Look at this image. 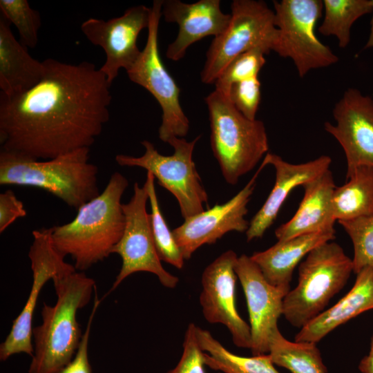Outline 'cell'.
Instances as JSON below:
<instances>
[{"label":"cell","mask_w":373,"mask_h":373,"mask_svg":"<svg viewBox=\"0 0 373 373\" xmlns=\"http://www.w3.org/2000/svg\"><path fill=\"white\" fill-rule=\"evenodd\" d=\"M29 90L0 95L1 150L44 160L90 148L110 117L111 84L93 63L43 61Z\"/></svg>","instance_id":"1"},{"label":"cell","mask_w":373,"mask_h":373,"mask_svg":"<svg viewBox=\"0 0 373 373\" xmlns=\"http://www.w3.org/2000/svg\"><path fill=\"white\" fill-rule=\"evenodd\" d=\"M122 173H113L104 189L77 209L70 222L51 227L55 247L70 256L74 267L84 271L111 254L124 229L122 198L128 187Z\"/></svg>","instance_id":"2"},{"label":"cell","mask_w":373,"mask_h":373,"mask_svg":"<svg viewBox=\"0 0 373 373\" xmlns=\"http://www.w3.org/2000/svg\"><path fill=\"white\" fill-rule=\"evenodd\" d=\"M52 281L57 300L54 305L44 303L42 322L32 329L28 373H55L72 361L83 336L77 313L90 302L96 287L93 278L77 270Z\"/></svg>","instance_id":"3"},{"label":"cell","mask_w":373,"mask_h":373,"mask_svg":"<svg viewBox=\"0 0 373 373\" xmlns=\"http://www.w3.org/2000/svg\"><path fill=\"white\" fill-rule=\"evenodd\" d=\"M89 151L82 148L38 160L1 150L0 184L39 188L77 210L100 193Z\"/></svg>","instance_id":"4"},{"label":"cell","mask_w":373,"mask_h":373,"mask_svg":"<svg viewBox=\"0 0 373 373\" xmlns=\"http://www.w3.org/2000/svg\"><path fill=\"white\" fill-rule=\"evenodd\" d=\"M211 127V146L225 181L238 183L267 153L264 123L242 115L228 97L214 90L205 97Z\"/></svg>","instance_id":"5"},{"label":"cell","mask_w":373,"mask_h":373,"mask_svg":"<svg viewBox=\"0 0 373 373\" xmlns=\"http://www.w3.org/2000/svg\"><path fill=\"white\" fill-rule=\"evenodd\" d=\"M353 269L352 259L335 242L312 249L299 265L297 285L284 298L285 319L295 327L305 326L344 287Z\"/></svg>","instance_id":"6"},{"label":"cell","mask_w":373,"mask_h":373,"mask_svg":"<svg viewBox=\"0 0 373 373\" xmlns=\"http://www.w3.org/2000/svg\"><path fill=\"white\" fill-rule=\"evenodd\" d=\"M231 10L227 27L214 37L207 52L200 74L204 84H214L226 66L242 53L262 48L269 54L276 41L274 12L265 1L234 0Z\"/></svg>","instance_id":"7"},{"label":"cell","mask_w":373,"mask_h":373,"mask_svg":"<svg viewBox=\"0 0 373 373\" xmlns=\"http://www.w3.org/2000/svg\"><path fill=\"white\" fill-rule=\"evenodd\" d=\"M200 137L189 142L184 137L171 138L167 142L174 150L171 155L160 154L153 143L143 140L145 151L142 156L118 154L115 161L119 166L140 167L151 173L157 183L177 199L185 220L204 211V204L208 206V195L193 160Z\"/></svg>","instance_id":"8"},{"label":"cell","mask_w":373,"mask_h":373,"mask_svg":"<svg viewBox=\"0 0 373 373\" xmlns=\"http://www.w3.org/2000/svg\"><path fill=\"white\" fill-rule=\"evenodd\" d=\"M274 23L278 30L273 50L291 59L300 77L310 70L336 64L338 57L315 33L323 10L321 0L273 1Z\"/></svg>","instance_id":"9"},{"label":"cell","mask_w":373,"mask_h":373,"mask_svg":"<svg viewBox=\"0 0 373 373\" xmlns=\"http://www.w3.org/2000/svg\"><path fill=\"white\" fill-rule=\"evenodd\" d=\"M162 3V0L153 1L145 46L126 73L131 82L147 90L159 103L162 115L158 136L167 143L173 137L186 136L189 121L180 105V89L160 55L158 29Z\"/></svg>","instance_id":"10"},{"label":"cell","mask_w":373,"mask_h":373,"mask_svg":"<svg viewBox=\"0 0 373 373\" xmlns=\"http://www.w3.org/2000/svg\"><path fill=\"white\" fill-rule=\"evenodd\" d=\"M148 193L137 182L133 186V195L123 204L125 226L123 234L113 248L111 254L122 258L120 271L108 292L115 290L131 274L146 271L155 274L167 288H175L179 279L162 267L153 240L149 213L146 211Z\"/></svg>","instance_id":"11"},{"label":"cell","mask_w":373,"mask_h":373,"mask_svg":"<svg viewBox=\"0 0 373 373\" xmlns=\"http://www.w3.org/2000/svg\"><path fill=\"white\" fill-rule=\"evenodd\" d=\"M51 232V228L32 231L33 242L28 252L32 273L31 289L24 307L0 345L1 361L19 353L33 356L32 318L40 292L49 280L76 270L74 265L65 261L66 256L54 245Z\"/></svg>","instance_id":"12"},{"label":"cell","mask_w":373,"mask_h":373,"mask_svg":"<svg viewBox=\"0 0 373 373\" xmlns=\"http://www.w3.org/2000/svg\"><path fill=\"white\" fill-rule=\"evenodd\" d=\"M151 15V8L139 5L107 21L91 17L82 23L81 30L87 39L105 52L106 60L99 69L111 84L121 68L126 71L139 57L137 38L142 30L148 29Z\"/></svg>","instance_id":"13"},{"label":"cell","mask_w":373,"mask_h":373,"mask_svg":"<svg viewBox=\"0 0 373 373\" xmlns=\"http://www.w3.org/2000/svg\"><path fill=\"white\" fill-rule=\"evenodd\" d=\"M237 254L228 250L204 269L201 277L200 304L210 323H220L229 329L233 342L240 348L251 349V328L239 315L236 302Z\"/></svg>","instance_id":"14"},{"label":"cell","mask_w":373,"mask_h":373,"mask_svg":"<svg viewBox=\"0 0 373 373\" xmlns=\"http://www.w3.org/2000/svg\"><path fill=\"white\" fill-rule=\"evenodd\" d=\"M267 166L262 161L249 182L231 199L217 204L184 220L172 230L176 243L185 260H189L201 246L215 243L230 231L246 232L249 222L245 217L247 204L256 186V178Z\"/></svg>","instance_id":"15"},{"label":"cell","mask_w":373,"mask_h":373,"mask_svg":"<svg viewBox=\"0 0 373 373\" xmlns=\"http://www.w3.org/2000/svg\"><path fill=\"white\" fill-rule=\"evenodd\" d=\"M335 124L324 128L340 144L347 161L346 174L359 167L373 169V99L348 88L333 109Z\"/></svg>","instance_id":"16"},{"label":"cell","mask_w":373,"mask_h":373,"mask_svg":"<svg viewBox=\"0 0 373 373\" xmlns=\"http://www.w3.org/2000/svg\"><path fill=\"white\" fill-rule=\"evenodd\" d=\"M235 272L245 295L251 334L253 356L267 354L269 340L277 329L278 320L283 315V300L290 289L275 287L263 276L250 256L238 258Z\"/></svg>","instance_id":"17"},{"label":"cell","mask_w":373,"mask_h":373,"mask_svg":"<svg viewBox=\"0 0 373 373\" xmlns=\"http://www.w3.org/2000/svg\"><path fill=\"white\" fill-rule=\"evenodd\" d=\"M162 16L166 21L176 23L179 26L175 39L166 52V57L173 61L182 59L188 48L195 42L221 34L231 19V14L221 10L220 0H200L191 3L165 0Z\"/></svg>","instance_id":"18"},{"label":"cell","mask_w":373,"mask_h":373,"mask_svg":"<svg viewBox=\"0 0 373 373\" xmlns=\"http://www.w3.org/2000/svg\"><path fill=\"white\" fill-rule=\"evenodd\" d=\"M263 162L275 169V183L267 200L252 218L247 230V242L262 238L272 225L290 192L296 186L314 180L329 169L332 158L321 155L300 164H291L278 155L267 153Z\"/></svg>","instance_id":"19"},{"label":"cell","mask_w":373,"mask_h":373,"mask_svg":"<svg viewBox=\"0 0 373 373\" xmlns=\"http://www.w3.org/2000/svg\"><path fill=\"white\" fill-rule=\"evenodd\" d=\"M304 195L294 216L275 231L278 241L323 231H335L332 197L336 185L329 169L302 186Z\"/></svg>","instance_id":"20"},{"label":"cell","mask_w":373,"mask_h":373,"mask_svg":"<svg viewBox=\"0 0 373 373\" xmlns=\"http://www.w3.org/2000/svg\"><path fill=\"white\" fill-rule=\"evenodd\" d=\"M373 309V267L356 274L352 289L334 305L324 310L295 336L296 342L318 343L339 325Z\"/></svg>","instance_id":"21"},{"label":"cell","mask_w":373,"mask_h":373,"mask_svg":"<svg viewBox=\"0 0 373 373\" xmlns=\"http://www.w3.org/2000/svg\"><path fill=\"white\" fill-rule=\"evenodd\" d=\"M336 231H323L278 241L263 251L250 257L260 268L266 280L273 286L290 289L295 267L312 249L333 241Z\"/></svg>","instance_id":"22"},{"label":"cell","mask_w":373,"mask_h":373,"mask_svg":"<svg viewBox=\"0 0 373 373\" xmlns=\"http://www.w3.org/2000/svg\"><path fill=\"white\" fill-rule=\"evenodd\" d=\"M10 23L0 19L1 93L12 95L36 85L44 76V62L34 59L27 48L13 35Z\"/></svg>","instance_id":"23"},{"label":"cell","mask_w":373,"mask_h":373,"mask_svg":"<svg viewBox=\"0 0 373 373\" xmlns=\"http://www.w3.org/2000/svg\"><path fill=\"white\" fill-rule=\"evenodd\" d=\"M346 182L336 186L332 209L336 221L373 216V169L359 167L346 174Z\"/></svg>","instance_id":"24"},{"label":"cell","mask_w":373,"mask_h":373,"mask_svg":"<svg viewBox=\"0 0 373 373\" xmlns=\"http://www.w3.org/2000/svg\"><path fill=\"white\" fill-rule=\"evenodd\" d=\"M197 338L204 352V363L222 373H280L269 354L245 357L227 350L211 334L197 327Z\"/></svg>","instance_id":"25"},{"label":"cell","mask_w":373,"mask_h":373,"mask_svg":"<svg viewBox=\"0 0 373 373\" xmlns=\"http://www.w3.org/2000/svg\"><path fill=\"white\" fill-rule=\"evenodd\" d=\"M274 365L291 373H327L315 343L291 342L278 328L271 336L268 353Z\"/></svg>","instance_id":"26"},{"label":"cell","mask_w":373,"mask_h":373,"mask_svg":"<svg viewBox=\"0 0 373 373\" xmlns=\"http://www.w3.org/2000/svg\"><path fill=\"white\" fill-rule=\"evenodd\" d=\"M324 18L318 28L324 36H334L340 48L350 41L353 23L362 16L372 13V0H323Z\"/></svg>","instance_id":"27"},{"label":"cell","mask_w":373,"mask_h":373,"mask_svg":"<svg viewBox=\"0 0 373 373\" xmlns=\"http://www.w3.org/2000/svg\"><path fill=\"white\" fill-rule=\"evenodd\" d=\"M143 186L149 195L151 205V213H149V222L158 256L161 261L181 269L184 259L172 231L168 227L161 212L155 188V177L151 173H146V181Z\"/></svg>","instance_id":"28"},{"label":"cell","mask_w":373,"mask_h":373,"mask_svg":"<svg viewBox=\"0 0 373 373\" xmlns=\"http://www.w3.org/2000/svg\"><path fill=\"white\" fill-rule=\"evenodd\" d=\"M0 10L2 16L17 28L20 42L26 48H35L41 26L39 12L32 9L27 0H0Z\"/></svg>","instance_id":"29"},{"label":"cell","mask_w":373,"mask_h":373,"mask_svg":"<svg viewBox=\"0 0 373 373\" xmlns=\"http://www.w3.org/2000/svg\"><path fill=\"white\" fill-rule=\"evenodd\" d=\"M265 50L254 48L236 57L216 79L215 90L227 96L229 88L236 83L258 77L266 60Z\"/></svg>","instance_id":"30"},{"label":"cell","mask_w":373,"mask_h":373,"mask_svg":"<svg viewBox=\"0 0 373 373\" xmlns=\"http://www.w3.org/2000/svg\"><path fill=\"white\" fill-rule=\"evenodd\" d=\"M338 222L353 245V272L357 274L365 267H373V216Z\"/></svg>","instance_id":"31"},{"label":"cell","mask_w":373,"mask_h":373,"mask_svg":"<svg viewBox=\"0 0 373 373\" xmlns=\"http://www.w3.org/2000/svg\"><path fill=\"white\" fill-rule=\"evenodd\" d=\"M227 97L245 117L251 120L256 119L261 99L258 77L233 84Z\"/></svg>","instance_id":"32"},{"label":"cell","mask_w":373,"mask_h":373,"mask_svg":"<svg viewBox=\"0 0 373 373\" xmlns=\"http://www.w3.org/2000/svg\"><path fill=\"white\" fill-rule=\"evenodd\" d=\"M197 325L190 323L185 332L183 352L177 365L166 373H205L204 352L196 334Z\"/></svg>","instance_id":"33"},{"label":"cell","mask_w":373,"mask_h":373,"mask_svg":"<svg viewBox=\"0 0 373 373\" xmlns=\"http://www.w3.org/2000/svg\"><path fill=\"white\" fill-rule=\"evenodd\" d=\"M94 293L93 309L88 318L87 326L85 332L83 333L77 351L70 363L55 373H92V369L88 361V341L93 318L101 301L98 297L97 287L95 289Z\"/></svg>","instance_id":"34"},{"label":"cell","mask_w":373,"mask_h":373,"mask_svg":"<svg viewBox=\"0 0 373 373\" xmlns=\"http://www.w3.org/2000/svg\"><path fill=\"white\" fill-rule=\"evenodd\" d=\"M26 210L11 189L0 194V233H3L18 218L26 216Z\"/></svg>","instance_id":"35"},{"label":"cell","mask_w":373,"mask_h":373,"mask_svg":"<svg viewBox=\"0 0 373 373\" xmlns=\"http://www.w3.org/2000/svg\"><path fill=\"white\" fill-rule=\"evenodd\" d=\"M358 370L362 373H373V334L370 340V351L359 362Z\"/></svg>","instance_id":"36"},{"label":"cell","mask_w":373,"mask_h":373,"mask_svg":"<svg viewBox=\"0 0 373 373\" xmlns=\"http://www.w3.org/2000/svg\"><path fill=\"white\" fill-rule=\"evenodd\" d=\"M372 6H373V0H372ZM372 13V21H371V30H370V37L367 40V42L366 45L365 46V48H373V10Z\"/></svg>","instance_id":"37"},{"label":"cell","mask_w":373,"mask_h":373,"mask_svg":"<svg viewBox=\"0 0 373 373\" xmlns=\"http://www.w3.org/2000/svg\"><path fill=\"white\" fill-rule=\"evenodd\" d=\"M218 373H222V372H218Z\"/></svg>","instance_id":"38"}]
</instances>
